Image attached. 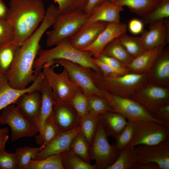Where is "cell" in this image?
<instances>
[{
  "label": "cell",
  "mask_w": 169,
  "mask_h": 169,
  "mask_svg": "<svg viewBox=\"0 0 169 169\" xmlns=\"http://www.w3.org/2000/svg\"><path fill=\"white\" fill-rule=\"evenodd\" d=\"M52 115L60 133L79 125L80 117L69 103L55 104Z\"/></svg>",
  "instance_id": "cell-21"
},
{
  "label": "cell",
  "mask_w": 169,
  "mask_h": 169,
  "mask_svg": "<svg viewBox=\"0 0 169 169\" xmlns=\"http://www.w3.org/2000/svg\"><path fill=\"white\" fill-rule=\"evenodd\" d=\"M165 47V46L160 45L146 50L140 55L134 58L126 67L128 73H147L156 59Z\"/></svg>",
  "instance_id": "cell-24"
},
{
  "label": "cell",
  "mask_w": 169,
  "mask_h": 169,
  "mask_svg": "<svg viewBox=\"0 0 169 169\" xmlns=\"http://www.w3.org/2000/svg\"><path fill=\"white\" fill-rule=\"evenodd\" d=\"M41 102L40 92L35 90L23 94L15 104L23 115L39 130V117Z\"/></svg>",
  "instance_id": "cell-17"
},
{
  "label": "cell",
  "mask_w": 169,
  "mask_h": 169,
  "mask_svg": "<svg viewBox=\"0 0 169 169\" xmlns=\"http://www.w3.org/2000/svg\"><path fill=\"white\" fill-rule=\"evenodd\" d=\"M55 67L49 61L43 65V72L52 90L55 103H69L80 88L71 79L65 69L58 74L54 70Z\"/></svg>",
  "instance_id": "cell-6"
},
{
  "label": "cell",
  "mask_w": 169,
  "mask_h": 169,
  "mask_svg": "<svg viewBox=\"0 0 169 169\" xmlns=\"http://www.w3.org/2000/svg\"><path fill=\"white\" fill-rule=\"evenodd\" d=\"M100 54L114 58L125 67L134 59L122 44L118 37L110 43L105 47Z\"/></svg>",
  "instance_id": "cell-27"
},
{
  "label": "cell",
  "mask_w": 169,
  "mask_h": 169,
  "mask_svg": "<svg viewBox=\"0 0 169 169\" xmlns=\"http://www.w3.org/2000/svg\"><path fill=\"white\" fill-rule=\"evenodd\" d=\"M133 169H160V168L156 164L149 163L141 164L136 163Z\"/></svg>",
  "instance_id": "cell-49"
},
{
  "label": "cell",
  "mask_w": 169,
  "mask_h": 169,
  "mask_svg": "<svg viewBox=\"0 0 169 169\" xmlns=\"http://www.w3.org/2000/svg\"><path fill=\"white\" fill-rule=\"evenodd\" d=\"M8 138V135H0V151H6L5 150V145Z\"/></svg>",
  "instance_id": "cell-50"
},
{
  "label": "cell",
  "mask_w": 169,
  "mask_h": 169,
  "mask_svg": "<svg viewBox=\"0 0 169 169\" xmlns=\"http://www.w3.org/2000/svg\"><path fill=\"white\" fill-rule=\"evenodd\" d=\"M44 77L43 72H40L30 86L23 90H18L9 84L6 76H0V111L10 105L15 104L23 94L35 90L39 91L41 83Z\"/></svg>",
  "instance_id": "cell-16"
},
{
  "label": "cell",
  "mask_w": 169,
  "mask_h": 169,
  "mask_svg": "<svg viewBox=\"0 0 169 169\" xmlns=\"http://www.w3.org/2000/svg\"><path fill=\"white\" fill-rule=\"evenodd\" d=\"M51 61L53 64H59L65 69L71 79L79 87L86 96L96 95L103 97L101 91L92 79L89 68L62 59H55Z\"/></svg>",
  "instance_id": "cell-12"
},
{
  "label": "cell",
  "mask_w": 169,
  "mask_h": 169,
  "mask_svg": "<svg viewBox=\"0 0 169 169\" xmlns=\"http://www.w3.org/2000/svg\"><path fill=\"white\" fill-rule=\"evenodd\" d=\"M0 169H17L15 153L0 151Z\"/></svg>",
  "instance_id": "cell-43"
},
{
  "label": "cell",
  "mask_w": 169,
  "mask_h": 169,
  "mask_svg": "<svg viewBox=\"0 0 169 169\" xmlns=\"http://www.w3.org/2000/svg\"><path fill=\"white\" fill-rule=\"evenodd\" d=\"M14 28L8 20H0V48L13 41Z\"/></svg>",
  "instance_id": "cell-41"
},
{
  "label": "cell",
  "mask_w": 169,
  "mask_h": 169,
  "mask_svg": "<svg viewBox=\"0 0 169 169\" xmlns=\"http://www.w3.org/2000/svg\"><path fill=\"white\" fill-rule=\"evenodd\" d=\"M94 83L100 90L116 96L130 97L146 82L147 73H128L104 76L88 68Z\"/></svg>",
  "instance_id": "cell-4"
},
{
  "label": "cell",
  "mask_w": 169,
  "mask_h": 169,
  "mask_svg": "<svg viewBox=\"0 0 169 169\" xmlns=\"http://www.w3.org/2000/svg\"><path fill=\"white\" fill-rule=\"evenodd\" d=\"M96 58L108 64L119 74L124 75L128 73L126 67L114 58L100 54Z\"/></svg>",
  "instance_id": "cell-42"
},
{
  "label": "cell",
  "mask_w": 169,
  "mask_h": 169,
  "mask_svg": "<svg viewBox=\"0 0 169 169\" xmlns=\"http://www.w3.org/2000/svg\"><path fill=\"white\" fill-rule=\"evenodd\" d=\"M25 169H64L60 154L41 160H31Z\"/></svg>",
  "instance_id": "cell-33"
},
{
  "label": "cell",
  "mask_w": 169,
  "mask_h": 169,
  "mask_svg": "<svg viewBox=\"0 0 169 169\" xmlns=\"http://www.w3.org/2000/svg\"><path fill=\"white\" fill-rule=\"evenodd\" d=\"M44 147L42 145L37 147L25 146L17 148L15 153L17 169H25L30 161Z\"/></svg>",
  "instance_id": "cell-34"
},
{
  "label": "cell",
  "mask_w": 169,
  "mask_h": 169,
  "mask_svg": "<svg viewBox=\"0 0 169 169\" xmlns=\"http://www.w3.org/2000/svg\"><path fill=\"white\" fill-rule=\"evenodd\" d=\"M136 124L128 121L125 127L115 139L113 144L120 151L127 146L133 139L135 133Z\"/></svg>",
  "instance_id": "cell-38"
},
{
  "label": "cell",
  "mask_w": 169,
  "mask_h": 169,
  "mask_svg": "<svg viewBox=\"0 0 169 169\" xmlns=\"http://www.w3.org/2000/svg\"><path fill=\"white\" fill-rule=\"evenodd\" d=\"M100 120L107 136L115 138L125 126L128 120L122 115L110 111L100 115Z\"/></svg>",
  "instance_id": "cell-25"
},
{
  "label": "cell",
  "mask_w": 169,
  "mask_h": 169,
  "mask_svg": "<svg viewBox=\"0 0 169 169\" xmlns=\"http://www.w3.org/2000/svg\"><path fill=\"white\" fill-rule=\"evenodd\" d=\"M146 82L169 87V49L164 48L147 73Z\"/></svg>",
  "instance_id": "cell-19"
},
{
  "label": "cell",
  "mask_w": 169,
  "mask_h": 169,
  "mask_svg": "<svg viewBox=\"0 0 169 169\" xmlns=\"http://www.w3.org/2000/svg\"><path fill=\"white\" fill-rule=\"evenodd\" d=\"M127 25L124 23H108L95 40L82 51L89 52L94 58H98L105 47L114 39L126 33Z\"/></svg>",
  "instance_id": "cell-14"
},
{
  "label": "cell",
  "mask_w": 169,
  "mask_h": 169,
  "mask_svg": "<svg viewBox=\"0 0 169 169\" xmlns=\"http://www.w3.org/2000/svg\"><path fill=\"white\" fill-rule=\"evenodd\" d=\"M60 133L52 115L46 120L44 124L42 133V145L44 147L51 142Z\"/></svg>",
  "instance_id": "cell-39"
},
{
  "label": "cell",
  "mask_w": 169,
  "mask_h": 169,
  "mask_svg": "<svg viewBox=\"0 0 169 169\" xmlns=\"http://www.w3.org/2000/svg\"><path fill=\"white\" fill-rule=\"evenodd\" d=\"M58 15L57 8L49 5L44 19L37 29L16 49L13 63L6 75L12 87L24 89L36 79L38 75L33 69V65L40 49V40L47 30L52 25Z\"/></svg>",
  "instance_id": "cell-1"
},
{
  "label": "cell",
  "mask_w": 169,
  "mask_h": 169,
  "mask_svg": "<svg viewBox=\"0 0 169 169\" xmlns=\"http://www.w3.org/2000/svg\"><path fill=\"white\" fill-rule=\"evenodd\" d=\"M93 58L89 52L80 50L73 46L68 38L50 49H40L34 61L33 69L36 74H38L46 63L55 59H62L91 69L102 74L100 68L93 62Z\"/></svg>",
  "instance_id": "cell-3"
},
{
  "label": "cell",
  "mask_w": 169,
  "mask_h": 169,
  "mask_svg": "<svg viewBox=\"0 0 169 169\" xmlns=\"http://www.w3.org/2000/svg\"><path fill=\"white\" fill-rule=\"evenodd\" d=\"M129 98L151 114L160 106L169 104V87L146 82Z\"/></svg>",
  "instance_id": "cell-11"
},
{
  "label": "cell",
  "mask_w": 169,
  "mask_h": 169,
  "mask_svg": "<svg viewBox=\"0 0 169 169\" xmlns=\"http://www.w3.org/2000/svg\"><path fill=\"white\" fill-rule=\"evenodd\" d=\"M159 0H116L115 3L123 7H127L131 12L142 17L153 10Z\"/></svg>",
  "instance_id": "cell-26"
},
{
  "label": "cell",
  "mask_w": 169,
  "mask_h": 169,
  "mask_svg": "<svg viewBox=\"0 0 169 169\" xmlns=\"http://www.w3.org/2000/svg\"><path fill=\"white\" fill-rule=\"evenodd\" d=\"M8 8L2 0H0V20H7Z\"/></svg>",
  "instance_id": "cell-48"
},
{
  "label": "cell",
  "mask_w": 169,
  "mask_h": 169,
  "mask_svg": "<svg viewBox=\"0 0 169 169\" xmlns=\"http://www.w3.org/2000/svg\"><path fill=\"white\" fill-rule=\"evenodd\" d=\"M5 124L10 128L12 141L22 137H33L39 131V128L26 118L14 104L3 110L0 115V125Z\"/></svg>",
  "instance_id": "cell-9"
},
{
  "label": "cell",
  "mask_w": 169,
  "mask_h": 169,
  "mask_svg": "<svg viewBox=\"0 0 169 169\" xmlns=\"http://www.w3.org/2000/svg\"><path fill=\"white\" fill-rule=\"evenodd\" d=\"M107 23L100 22L82 25L75 33L68 38L70 44L76 49L83 50L95 40Z\"/></svg>",
  "instance_id": "cell-20"
},
{
  "label": "cell",
  "mask_w": 169,
  "mask_h": 169,
  "mask_svg": "<svg viewBox=\"0 0 169 169\" xmlns=\"http://www.w3.org/2000/svg\"><path fill=\"white\" fill-rule=\"evenodd\" d=\"M118 38L128 52L134 58L139 56L145 50L139 37L129 36L126 33L121 35Z\"/></svg>",
  "instance_id": "cell-36"
},
{
  "label": "cell",
  "mask_w": 169,
  "mask_h": 169,
  "mask_svg": "<svg viewBox=\"0 0 169 169\" xmlns=\"http://www.w3.org/2000/svg\"><path fill=\"white\" fill-rule=\"evenodd\" d=\"M169 17V0H160L155 8L141 20L144 24L149 25Z\"/></svg>",
  "instance_id": "cell-32"
},
{
  "label": "cell",
  "mask_w": 169,
  "mask_h": 169,
  "mask_svg": "<svg viewBox=\"0 0 169 169\" xmlns=\"http://www.w3.org/2000/svg\"><path fill=\"white\" fill-rule=\"evenodd\" d=\"M80 132V127L79 125L70 130L60 133L51 142L36 154L32 160H41L69 151L73 140Z\"/></svg>",
  "instance_id": "cell-18"
},
{
  "label": "cell",
  "mask_w": 169,
  "mask_h": 169,
  "mask_svg": "<svg viewBox=\"0 0 169 169\" xmlns=\"http://www.w3.org/2000/svg\"><path fill=\"white\" fill-rule=\"evenodd\" d=\"M13 41L0 48V76H6L13 63L18 47Z\"/></svg>",
  "instance_id": "cell-30"
},
{
  "label": "cell",
  "mask_w": 169,
  "mask_h": 169,
  "mask_svg": "<svg viewBox=\"0 0 169 169\" xmlns=\"http://www.w3.org/2000/svg\"><path fill=\"white\" fill-rule=\"evenodd\" d=\"M100 119V115H95L89 114L80 118L79 124L80 132L86 140L89 147L94 138Z\"/></svg>",
  "instance_id": "cell-28"
},
{
  "label": "cell",
  "mask_w": 169,
  "mask_h": 169,
  "mask_svg": "<svg viewBox=\"0 0 169 169\" xmlns=\"http://www.w3.org/2000/svg\"><path fill=\"white\" fill-rule=\"evenodd\" d=\"M88 113L99 115L105 112L113 110L108 101L104 97L96 95L87 97Z\"/></svg>",
  "instance_id": "cell-37"
},
{
  "label": "cell",
  "mask_w": 169,
  "mask_h": 169,
  "mask_svg": "<svg viewBox=\"0 0 169 169\" xmlns=\"http://www.w3.org/2000/svg\"><path fill=\"white\" fill-rule=\"evenodd\" d=\"M110 0H88L84 12L91 15L98 7Z\"/></svg>",
  "instance_id": "cell-47"
},
{
  "label": "cell",
  "mask_w": 169,
  "mask_h": 169,
  "mask_svg": "<svg viewBox=\"0 0 169 169\" xmlns=\"http://www.w3.org/2000/svg\"><path fill=\"white\" fill-rule=\"evenodd\" d=\"M93 61L100 69L103 75L106 76L112 74H118L114 69L98 59L93 58Z\"/></svg>",
  "instance_id": "cell-46"
},
{
  "label": "cell",
  "mask_w": 169,
  "mask_h": 169,
  "mask_svg": "<svg viewBox=\"0 0 169 169\" xmlns=\"http://www.w3.org/2000/svg\"><path fill=\"white\" fill-rule=\"evenodd\" d=\"M69 103L73 107L80 118L88 114L87 97L83 93L81 89L72 98Z\"/></svg>",
  "instance_id": "cell-40"
},
{
  "label": "cell",
  "mask_w": 169,
  "mask_h": 169,
  "mask_svg": "<svg viewBox=\"0 0 169 169\" xmlns=\"http://www.w3.org/2000/svg\"><path fill=\"white\" fill-rule=\"evenodd\" d=\"M89 145L80 132L74 138L69 151L79 157L85 161L90 163L89 157Z\"/></svg>",
  "instance_id": "cell-35"
},
{
  "label": "cell",
  "mask_w": 169,
  "mask_h": 169,
  "mask_svg": "<svg viewBox=\"0 0 169 169\" xmlns=\"http://www.w3.org/2000/svg\"><path fill=\"white\" fill-rule=\"evenodd\" d=\"M151 115L156 120L169 126V104L160 106Z\"/></svg>",
  "instance_id": "cell-44"
},
{
  "label": "cell",
  "mask_w": 169,
  "mask_h": 169,
  "mask_svg": "<svg viewBox=\"0 0 169 169\" xmlns=\"http://www.w3.org/2000/svg\"><path fill=\"white\" fill-rule=\"evenodd\" d=\"M90 15L84 11L59 14L52 25L53 29L46 33L47 47L55 46L75 33L88 19Z\"/></svg>",
  "instance_id": "cell-5"
},
{
  "label": "cell",
  "mask_w": 169,
  "mask_h": 169,
  "mask_svg": "<svg viewBox=\"0 0 169 169\" xmlns=\"http://www.w3.org/2000/svg\"><path fill=\"white\" fill-rule=\"evenodd\" d=\"M107 137L100 119L89 151L90 161H95L98 169H106L113 164L120 152L114 144H110Z\"/></svg>",
  "instance_id": "cell-7"
},
{
  "label": "cell",
  "mask_w": 169,
  "mask_h": 169,
  "mask_svg": "<svg viewBox=\"0 0 169 169\" xmlns=\"http://www.w3.org/2000/svg\"><path fill=\"white\" fill-rule=\"evenodd\" d=\"M169 22L163 19L149 25V29L143 30L139 38L146 50L169 43Z\"/></svg>",
  "instance_id": "cell-15"
},
{
  "label": "cell",
  "mask_w": 169,
  "mask_h": 169,
  "mask_svg": "<svg viewBox=\"0 0 169 169\" xmlns=\"http://www.w3.org/2000/svg\"><path fill=\"white\" fill-rule=\"evenodd\" d=\"M123 10V7L108 1L97 8L83 25L100 22H120V14Z\"/></svg>",
  "instance_id": "cell-23"
},
{
  "label": "cell",
  "mask_w": 169,
  "mask_h": 169,
  "mask_svg": "<svg viewBox=\"0 0 169 169\" xmlns=\"http://www.w3.org/2000/svg\"><path fill=\"white\" fill-rule=\"evenodd\" d=\"M64 169H98L78 156L68 151L60 154Z\"/></svg>",
  "instance_id": "cell-31"
},
{
  "label": "cell",
  "mask_w": 169,
  "mask_h": 169,
  "mask_svg": "<svg viewBox=\"0 0 169 169\" xmlns=\"http://www.w3.org/2000/svg\"><path fill=\"white\" fill-rule=\"evenodd\" d=\"M45 13L42 0H10L7 20L14 29L13 42L20 46L37 29Z\"/></svg>",
  "instance_id": "cell-2"
},
{
  "label": "cell",
  "mask_w": 169,
  "mask_h": 169,
  "mask_svg": "<svg viewBox=\"0 0 169 169\" xmlns=\"http://www.w3.org/2000/svg\"><path fill=\"white\" fill-rule=\"evenodd\" d=\"M110 0L113 3H115V2L116 1V0Z\"/></svg>",
  "instance_id": "cell-52"
},
{
  "label": "cell",
  "mask_w": 169,
  "mask_h": 169,
  "mask_svg": "<svg viewBox=\"0 0 169 169\" xmlns=\"http://www.w3.org/2000/svg\"><path fill=\"white\" fill-rule=\"evenodd\" d=\"M9 130L8 128L5 127L0 129V135H8Z\"/></svg>",
  "instance_id": "cell-51"
},
{
  "label": "cell",
  "mask_w": 169,
  "mask_h": 169,
  "mask_svg": "<svg viewBox=\"0 0 169 169\" xmlns=\"http://www.w3.org/2000/svg\"><path fill=\"white\" fill-rule=\"evenodd\" d=\"M100 90L103 97L108 101L113 110L122 115L128 121L135 124L143 121H154L166 125L154 118L143 106L134 100Z\"/></svg>",
  "instance_id": "cell-8"
},
{
  "label": "cell",
  "mask_w": 169,
  "mask_h": 169,
  "mask_svg": "<svg viewBox=\"0 0 169 169\" xmlns=\"http://www.w3.org/2000/svg\"><path fill=\"white\" fill-rule=\"evenodd\" d=\"M40 92L42 97V102L39 117V131L35 136L36 143L41 146L43 144L42 133L45 122L53 114L55 104L52 90L45 77L42 80Z\"/></svg>",
  "instance_id": "cell-22"
},
{
  "label": "cell",
  "mask_w": 169,
  "mask_h": 169,
  "mask_svg": "<svg viewBox=\"0 0 169 169\" xmlns=\"http://www.w3.org/2000/svg\"><path fill=\"white\" fill-rule=\"evenodd\" d=\"M133 149L137 164L155 163L160 169H169V140L155 145H139Z\"/></svg>",
  "instance_id": "cell-13"
},
{
  "label": "cell",
  "mask_w": 169,
  "mask_h": 169,
  "mask_svg": "<svg viewBox=\"0 0 169 169\" xmlns=\"http://www.w3.org/2000/svg\"><path fill=\"white\" fill-rule=\"evenodd\" d=\"M133 148L127 146L120 150L115 162L106 169H133L137 163Z\"/></svg>",
  "instance_id": "cell-29"
},
{
  "label": "cell",
  "mask_w": 169,
  "mask_h": 169,
  "mask_svg": "<svg viewBox=\"0 0 169 169\" xmlns=\"http://www.w3.org/2000/svg\"><path fill=\"white\" fill-rule=\"evenodd\" d=\"M144 24L138 19H133L129 22L128 28L130 32L134 34L141 33L143 30Z\"/></svg>",
  "instance_id": "cell-45"
},
{
  "label": "cell",
  "mask_w": 169,
  "mask_h": 169,
  "mask_svg": "<svg viewBox=\"0 0 169 169\" xmlns=\"http://www.w3.org/2000/svg\"><path fill=\"white\" fill-rule=\"evenodd\" d=\"M136 124L134 136L128 146L132 148L141 145H155L169 140V126L154 121Z\"/></svg>",
  "instance_id": "cell-10"
}]
</instances>
